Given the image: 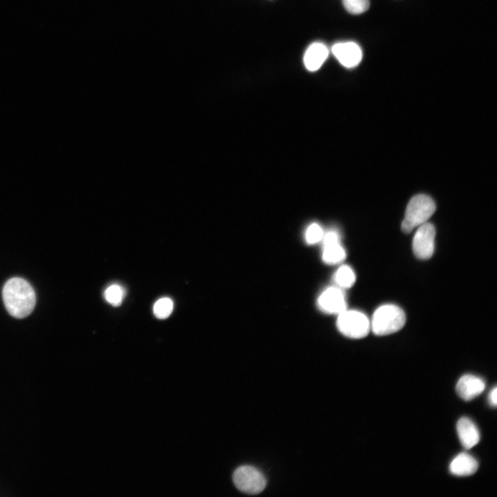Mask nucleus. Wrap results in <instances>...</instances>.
<instances>
[{
    "instance_id": "13",
    "label": "nucleus",
    "mask_w": 497,
    "mask_h": 497,
    "mask_svg": "<svg viewBox=\"0 0 497 497\" xmlns=\"http://www.w3.org/2000/svg\"><path fill=\"white\" fill-rule=\"evenodd\" d=\"M337 286L343 289L351 288L355 282V275L353 270L347 265L340 266L333 276Z\"/></svg>"
},
{
    "instance_id": "7",
    "label": "nucleus",
    "mask_w": 497,
    "mask_h": 497,
    "mask_svg": "<svg viewBox=\"0 0 497 497\" xmlns=\"http://www.w3.org/2000/svg\"><path fill=\"white\" fill-rule=\"evenodd\" d=\"M317 305L325 313L338 315L347 309L346 297L342 289L331 286L319 295Z\"/></svg>"
},
{
    "instance_id": "11",
    "label": "nucleus",
    "mask_w": 497,
    "mask_h": 497,
    "mask_svg": "<svg viewBox=\"0 0 497 497\" xmlns=\"http://www.w3.org/2000/svg\"><path fill=\"white\" fill-rule=\"evenodd\" d=\"M329 55L327 47L322 43L314 42L311 43L305 51L304 64L306 68L310 71L318 70Z\"/></svg>"
},
{
    "instance_id": "3",
    "label": "nucleus",
    "mask_w": 497,
    "mask_h": 497,
    "mask_svg": "<svg viewBox=\"0 0 497 497\" xmlns=\"http://www.w3.org/2000/svg\"><path fill=\"white\" fill-rule=\"evenodd\" d=\"M436 211L433 200L424 194L413 197L406 208L401 229L405 233L427 222Z\"/></svg>"
},
{
    "instance_id": "6",
    "label": "nucleus",
    "mask_w": 497,
    "mask_h": 497,
    "mask_svg": "<svg viewBox=\"0 0 497 497\" xmlns=\"http://www.w3.org/2000/svg\"><path fill=\"white\" fill-rule=\"evenodd\" d=\"M436 229L429 222H425L418 226L412 242L414 255L421 260L429 259L434 251Z\"/></svg>"
},
{
    "instance_id": "2",
    "label": "nucleus",
    "mask_w": 497,
    "mask_h": 497,
    "mask_svg": "<svg viewBox=\"0 0 497 497\" xmlns=\"http://www.w3.org/2000/svg\"><path fill=\"white\" fill-rule=\"evenodd\" d=\"M406 316L401 308L394 304L378 307L370 321L371 329L377 335H385L400 330L405 325Z\"/></svg>"
},
{
    "instance_id": "16",
    "label": "nucleus",
    "mask_w": 497,
    "mask_h": 497,
    "mask_svg": "<svg viewBox=\"0 0 497 497\" xmlns=\"http://www.w3.org/2000/svg\"><path fill=\"white\" fill-rule=\"evenodd\" d=\"M124 296V291L118 284H112L104 291L105 300L114 306H119Z\"/></svg>"
},
{
    "instance_id": "8",
    "label": "nucleus",
    "mask_w": 497,
    "mask_h": 497,
    "mask_svg": "<svg viewBox=\"0 0 497 497\" xmlns=\"http://www.w3.org/2000/svg\"><path fill=\"white\" fill-rule=\"evenodd\" d=\"M331 51L339 62L346 68L357 66L362 58L360 47L355 42H340L332 46Z\"/></svg>"
},
{
    "instance_id": "1",
    "label": "nucleus",
    "mask_w": 497,
    "mask_h": 497,
    "mask_svg": "<svg viewBox=\"0 0 497 497\" xmlns=\"http://www.w3.org/2000/svg\"><path fill=\"white\" fill-rule=\"evenodd\" d=\"M3 300L8 313L17 318L28 316L33 310L35 293L28 282L21 277L9 279L2 291Z\"/></svg>"
},
{
    "instance_id": "18",
    "label": "nucleus",
    "mask_w": 497,
    "mask_h": 497,
    "mask_svg": "<svg viewBox=\"0 0 497 497\" xmlns=\"http://www.w3.org/2000/svg\"><path fill=\"white\" fill-rule=\"evenodd\" d=\"M324 235L322 227L317 223L310 224L305 233V240L309 244H315L321 242Z\"/></svg>"
},
{
    "instance_id": "4",
    "label": "nucleus",
    "mask_w": 497,
    "mask_h": 497,
    "mask_svg": "<svg viewBox=\"0 0 497 497\" xmlns=\"http://www.w3.org/2000/svg\"><path fill=\"white\" fill-rule=\"evenodd\" d=\"M337 328L344 336L359 339L368 335L371 330L370 320L363 313L347 310L338 315Z\"/></svg>"
},
{
    "instance_id": "17",
    "label": "nucleus",
    "mask_w": 497,
    "mask_h": 497,
    "mask_svg": "<svg viewBox=\"0 0 497 497\" xmlns=\"http://www.w3.org/2000/svg\"><path fill=\"white\" fill-rule=\"evenodd\" d=\"M346 10L352 14H360L366 12L370 6L369 0H342Z\"/></svg>"
},
{
    "instance_id": "10",
    "label": "nucleus",
    "mask_w": 497,
    "mask_h": 497,
    "mask_svg": "<svg viewBox=\"0 0 497 497\" xmlns=\"http://www.w3.org/2000/svg\"><path fill=\"white\" fill-rule=\"evenodd\" d=\"M457 433L462 447L469 449L480 440V433L476 425L468 418H461L457 422Z\"/></svg>"
},
{
    "instance_id": "19",
    "label": "nucleus",
    "mask_w": 497,
    "mask_h": 497,
    "mask_svg": "<svg viewBox=\"0 0 497 497\" xmlns=\"http://www.w3.org/2000/svg\"><path fill=\"white\" fill-rule=\"evenodd\" d=\"M321 242H322L323 248L340 244V235L335 231H329L324 233Z\"/></svg>"
},
{
    "instance_id": "15",
    "label": "nucleus",
    "mask_w": 497,
    "mask_h": 497,
    "mask_svg": "<svg viewBox=\"0 0 497 497\" xmlns=\"http://www.w3.org/2000/svg\"><path fill=\"white\" fill-rule=\"evenodd\" d=\"M173 309V300L168 298H163L155 303L153 313L157 318L166 319L171 314Z\"/></svg>"
},
{
    "instance_id": "12",
    "label": "nucleus",
    "mask_w": 497,
    "mask_h": 497,
    "mask_svg": "<svg viewBox=\"0 0 497 497\" xmlns=\"http://www.w3.org/2000/svg\"><path fill=\"white\" fill-rule=\"evenodd\" d=\"M478 468L477 460L467 453L456 456L449 465L450 472L457 476H471L476 472Z\"/></svg>"
},
{
    "instance_id": "20",
    "label": "nucleus",
    "mask_w": 497,
    "mask_h": 497,
    "mask_svg": "<svg viewBox=\"0 0 497 497\" xmlns=\"http://www.w3.org/2000/svg\"><path fill=\"white\" fill-rule=\"evenodd\" d=\"M489 403L492 406H494V407L496 406V404H497V389L496 387L489 393Z\"/></svg>"
},
{
    "instance_id": "9",
    "label": "nucleus",
    "mask_w": 497,
    "mask_h": 497,
    "mask_svg": "<svg viewBox=\"0 0 497 497\" xmlns=\"http://www.w3.org/2000/svg\"><path fill=\"white\" fill-rule=\"evenodd\" d=\"M485 383L480 378L474 375H465L458 381L456 390L464 400L469 401L483 392Z\"/></svg>"
},
{
    "instance_id": "5",
    "label": "nucleus",
    "mask_w": 497,
    "mask_h": 497,
    "mask_svg": "<svg viewBox=\"0 0 497 497\" xmlns=\"http://www.w3.org/2000/svg\"><path fill=\"white\" fill-rule=\"evenodd\" d=\"M233 480L240 491L247 494H260L266 485V480L262 473L249 465L236 469L233 473Z\"/></svg>"
},
{
    "instance_id": "14",
    "label": "nucleus",
    "mask_w": 497,
    "mask_h": 497,
    "mask_svg": "<svg viewBox=\"0 0 497 497\" xmlns=\"http://www.w3.org/2000/svg\"><path fill=\"white\" fill-rule=\"evenodd\" d=\"M346 251L340 244L323 248L322 259L325 264H338L346 258Z\"/></svg>"
}]
</instances>
